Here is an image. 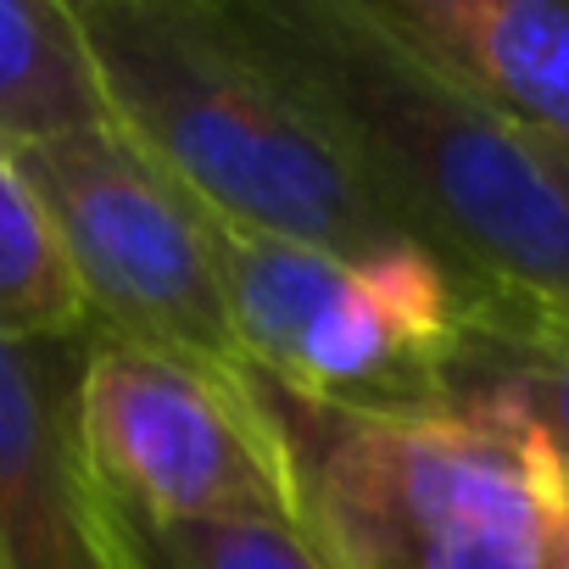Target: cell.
I'll return each mask as SVG.
<instances>
[{
	"instance_id": "cell-4",
	"label": "cell",
	"mask_w": 569,
	"mask_h": 569,
	"mask_svg": "<svg viewBox=\"0 0 569 569\" xmlns=\"http://www.w3.org/2000/svg\"><path fill=\"white\" fill-rule=\"evenodd\" d=\"M223 302L240 363L284 397L347 413H436L441 358L480 297L419 240L341 257L223 229Z\"/></svg>"
},
{
	"instance_id": "cell-12",
	"label": "cell",
	"mask_w": 569,
	"mask_h": 569,
	"mask_svg": "<svg viewBox=\"0 0 569 569\" xmlns=\"http://www.w3.org/2000/svg\"><path fill=\"white\" fill-rule=\"evenodd\" d=\"M123 569H330L297 519H146L107 502Z\"/></svg>"
},
{
	"instance_id": "cell-6",
	"label": "cell",
	"mask_w": 569,
	"mask_h": 569,
	"mask_svg": "<svg viewBox=\"0 0 569 569\" xmlns=\"http://www.w3.org/2000/svg\"><path fill=\"white\" fill-rule=\"evenodd\" d=\"M96 330L246 369L223 302V223L118 123L12 151Z\"/></svg>"
},
{
	"instance_id": "cell-13",
	"label": "cell",
	"mask_w": 569,
	"mask_h": 569,
	"mask_svg": "<svg viewBox=\"0 0 569 569\" xmlns=\"http://www.w3.org/2000/svg\"><path fill=\"white\" fill-rule=\"evenodd\" d=\"M558 563L569 569V508H563V536H558Z\"/></svg>"
},
{
	"instance_id": "cell-8",
	"label": "cell",
	"mask_w": 569,
	"mask_h": 569,
	"mask_svg": "<svg viewBox=\"0 0 569 569\" xmlns=\"http://www.w3.org/2000/svg\"><path fill=\"white\" fill-rule=\"evenodd\" d=\"M441 73L569 157V7L558 0H369Z\"/></svg>"
},
{
	"instance_id": "cell-3",
	"label": "cell",
	"mask_w": 569,
	"mask_h": 569,
	"mask_svg": "<svg viewBox=\"0 0 569 569\" xmlns=\"http://www.w3.org/2000/svg\"><path fill=\"white\" fill-rule=\"evenodd\" d=\"M251 386L330 569H563L569 480L536 441L463 413H347Z\"/></svg>"
},
{
	"instance_id": "cell-7",
	"label": "cell",
	"mask_w": 569,
	"mask_h": 569,
	"mask_svg": "<svg viewBox=\"0 0 569 569\" xmlns=\"http://www.w3.org/2000/svg\"><path fill=\"white\" fill-rule=\"evenodd\" d=\"M57 347L0 336V569H123L73 425L84 336Z\"/></svg>"
},
{
	"instance_id": "cell-2",
	"label": "cell",
	"mask_w": 569,
	"mask_h": 569,
	"mask_svg": "<svg viewBox=\"0 0 569 569\" xmlns=\"http://www.w3.org/2000/svg\"><path fill=\"white\" fill-rule=\"evenodd\" d=\"M79 12L112 123L223 229L341 257L413 240L223 0H90Z\"/></svg>"
},
{
	"instance_id": "cell-9",
	"label": "cell",
	"mask_w": 569,
	"mask_h": 569,
	"mask_svg": "<svg viewBox=\"0 0 569 569\" xmlns=\"http://www.w3.org/2000/svg\"><path fill=\"white\" fill-rule=\"evenodd\" d=\"M436 413H463L536 441L569 480V336L502 308L475 302L436 375Z\"/></svg>"
},
{
	"instance_id": "cell-14",
	"label": "cell",
	"mask_w": 569,
	"mask_h": 569,
	"mask_svg": "<svg viewBox=\"0 0 569 569\" xmlns=\"http://www.w3.org/2000/svg\"><path fill=\"white\" fill-rule=\"evenodd\" d=\"M558 157H563V151H558ZM563 168H569V157H563ZM552 330H563V336H569V319H563V325H552Z\"/></svg>"
},
{
	"instance_id": "cell-5",
	"label": "cell",
	"mask_w": 569,
	"mask_h": 569,
	"mask_svg": "<svg viewBox=\"0 0 569 569\" xmlns=\"http://www.w3.org/2000/svg\"><path fill=\"white\" fill-rule=\"evenodd\" d=\"M73 425L96 491L146 519H297L279 430L246 369L84 330Z\"/></svg>"
},
{
	"instance_id": "cell-10",
	"label": "cell",
	"mask_w": 569,
	"mask_h": 569,
	"mask_svg": "<svg viewBox=\"0 0 569 569\" xmlns=\"http://www.w3.org/2000/svg\"><path fill=\"white\" fill-rule=\"evenodd\" d=\"M112 123L101 62L73 0H0V151Z\"/></svg>"
},
{
	"instance_id": "cell-11",
	"label": "cell",
	"mask_w": 569,
	"mask_h": 569,
	"mask_svg": "<svg viewBox=\"0 0 569 569\" xmlns=\"http://www.w3.org/2000/svg\"><path fill=\"white\" fill-rule=\"evenodd\" d=\"M90 330L79 279L23 184L12 151H0V336L7 341H73Z\"/></svg>"
},
{
	"instance_id": "cell-1",
	"label": "cell",
	"mask_w": 569,
	"mask_h": 569,
	"mask_svg": "<svg viewBox=\"0 0 569 569\" xmlns=\"http://www.w3.org/2000/svg\"><path fill=\"white\" fill-rule=\"evenodd\" d=\"M391 218L480 302L569 319V168L413 51L369 0H223Z\"/></svg>"
}]
</instances>
